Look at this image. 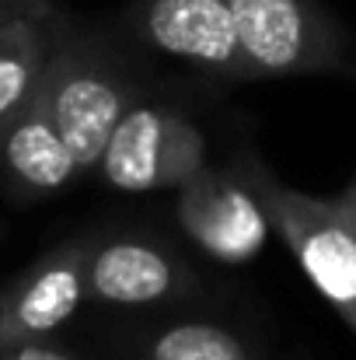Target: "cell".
<instances>
[{"label":"cell","instance_id":"52a82bcc","mask_svg":"<svg viewBox=\"0 0 356 360\" xmlns=\"http://www.w3.org/2000/svg\"><path fill=\"white\" fill-rule=\"evenodd\" d=\"M126 28L154 56L217 81H255L228 0H136Z\"/></svg>","mask_w":356,"mask_h":360},{"label":"cell","instance_id":"277c9868","mask_svg":"<svg viewBox=\"0 0 356 360\" xmlns=\"http://www.w3.org/2000/svg\"><path fill=\"white\" fill-rule=\"evenodd\" d=\"M210 161L206 133L178 105L136 98L116 122L95 175L112 193H175Z\"/></svg>","mask_w":356,"mask_h":360},{"label":"cell","instance_id":"30bf717a","mask_svg":"<svg viewBox=\"0 0 356 360\" xmlns=\"http://www.w3.org/2000/svg\"><path fill=\"white\" fill-rule=\"evenodd\" d=\"M116 350L122 360H265V347L248 329L217 319L126 326Z\"/></svg>","mask_w":356,"mask_h":360},{"label":"cell","instance_id":"9a60e30c","mask_svg":"<svg viewBox=\"0 0 356 360\" xmlns=\"http://www.w3.org/2000/svg\"><path fill=\"white\" fill-rule=\"evenodd\" d=\"M0 350H4V347H0Z\"/></svg>","mask_w":356,"mask_h":360},{"label":"cell","instance_id":"6da1fadb","mask_svg":"<svg viewBox=\"0 0 356 360\" xmlns=\"http://www.w3.org/2000/svg\"><path fill=\"white\" fill-rule=\"evenodd\" d=\"M35 98L88 175L95 172L122 112L140 98V81L116 42L67 21L49 53Z\"/></svg>","mask_w":356,"mask_h":360},{"label":"cell","instance_id":"3957f363","mask_svg":"<svg viewBox=\"0 0 356 360\" xmlns=\"http://www.w3.org/2000/svg\"><path fill=\"white\" fill-rule=\"evenodd\" d=\"M255 81L353 70L346 28L315 0H228Z\"/></svg>","mask_w":356,"mask_h":360},{"label":"cell","instance_id":"7a4b0ae2","mask_svg":"<svg viewBox=\"0 0 356 360\" xmlns=\"http://www.w3.org/2000/svg\"><path fill=\"white\" fill-rule=\"evenodd\" d=\"M258 196L272 217L276 238L286 245L301 273L356 333V238L343 221L336 200L301 193L276 179L255 154H244Z\"/></svg>","mask_w":356,"mask_h":360},{"label":"cell","instance_id":"ba28073f","mask_svg":"<svg viewBox=\"0 0 356 360\" xmlns=\"http://www.w3.org/2000/svg\"><path fill=\"white\" fill-rule=\"evenodd\" d=\"M88 301V245L74 238L32 262L0 294V347L60 333Z\"/></svg>","mask_w":356,"mask_h":360},{"label":"cell","instance_id":"8992f818","mask_svg":"<svg viewBox=\"0 0 356 360\" xmlns=\"http://www.w3.org/2000/svg\"><path fill=\"white\" fill-rule=\"evenodd\" d=\"M88 245V301L102 308H185L206 290L199 269L147 231H102Z\"/></svg>","mask_w":356,"mask_h":360},{"label":"cell","instance_id":"5bb4252c","mask_svg":"<svg viewBox=\"0 0 356 360\" xmlns=\"http://www.w3.org/2000/svg\"><path fill=\"white\" fill-rule=\"evenodd\" d=\"M336 200V207H339V214H343V221L350 224V231H353L356 238V179L339 193V196H332Z\"/></svg>","mask_w":356,"mask_h":360},{"label":"cell","instance_id":"5b68a950","mask_svg":"<svg viewBox=\"0 0 356 360\" xmlns=\"http://www.w3.org/2000/svg\"><path fill=\"white\" fill-rule=\"evenodd\" d=\"M175 224L196 252L220 266H244L276 238L244 154L231 165L206 161L175 189Z\"/></svg>","mask_w":356,"mask_h":360},{"label":"cell","instance_id":"4fadbf2b","mask_svg":"<svg viewBox=\"0 0 356 360\" xmlns=\"http://www.w3.org/2000/svg\"><path fill=\"white\" fill-rule=\"evenodd\" d=\"M56 7V0H0V28L14 18H25V14H35V11H49Z\"/></svg>","mask_w":356,"mask_h":360},{"label":"cell","instance_id":"9c48e42d","mask_svg":"<svg viewBox=\"0 0 356 360\" xmlns=\"http://www.w3.org/2000/svg\"><path fill=\"white\" fill-rule=\"evenodd\" d=\"M81 165L42 109L32 98L14 120L0 129V179L14 200H46L70 189L81 179Z\"/></svg>","mask_w":356,"mask_h":360},{"label":"cell","instance_id":"8fae6325","mask_svg":"<svg viewBox=\"0 0 356 360\" xmlns=\"http://www.w3.org/2000/svg\"><path fill=\"white\" fill-rule=\"evenodd\" d=\"M63 25L67 14H60V7H49L14 18L0 28V129L35 98Z\"/></svg>","mask_w":356,"mask_h":360},{"label":"cell","instance_id":"7c38bea8","mask_svg":"<svg viewBox=\"0 0 356 360\" xmlns=\"http://www.w3.org/2000/svg\"><path fill=\"white\" fill-rule=\"evenodd\" d=\"M0 360H88L60 343H53L49 336L46 340H21V343H11L0 350Z\"/></svg>","mask_w":356,"mask_h":360}]
</instances>
